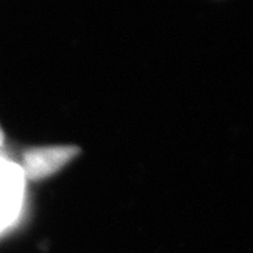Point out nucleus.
Returning a JSON list of instances; mask_svg holds the SVG:
<instances>
[{"label": "nucleus", "mask_w": 253, "mask_h": 253, "mask_svg": "<svg viewBox=\"0 0 253 253\" xmlns=\"http://www.w3.org/2000/svg\"><path fill=\"white\" fill-rule=\"evenodd\" d=\"M77 145H48L26 150L23 155V169L28 181H40L54 175L80 154Z\"/></svg>", "instance_id": "obj_1"}, {"label": "nucleus", "mask_w": 253, "mask_h": 253, "mask_svg": "<svg viewBox=\"0 0 253 253\" xmlns=\"http://www.w3.org/2000/svg\"><path fill=\"white\" fill-rule=\"evenodd\" d=\"M4 141H5V134L4 131H2L1 126H0V145L4 144Z\"/></svg>", "instance_id": "obj_2"}]
</instances>
